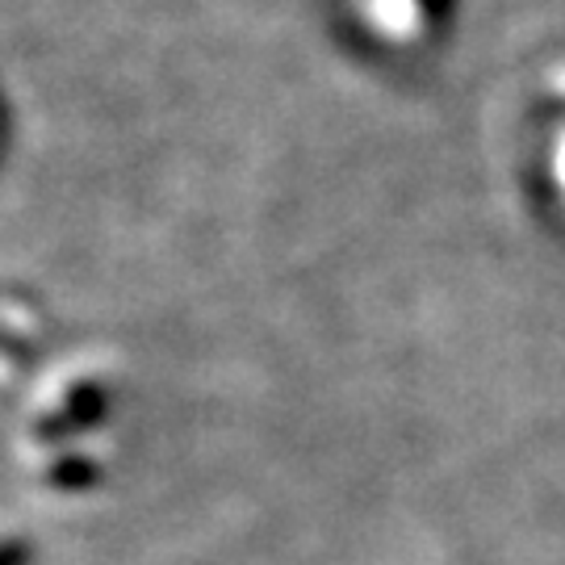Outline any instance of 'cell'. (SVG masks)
Instances as JSON below:
<instances>
[{"label":"cell","mask_w":565,"mask_h":565,"mask_svg":"<svg viewBox=\"0 0 565 565\" xmlns=\"http://www.w3.org/2000/svg\"><path fill=\"white\" fill-rule=\"evenodd\" d=\"M553 88L565 97V67H557V72H553Z\"/></svg>","instance_id":"3"},{"label":"cell","mask_w":565,"mask_h":565,"mask_svg":"<svg viewBox=\"0 0 565 565\" xmlns=\"http://www.w3.org/2000/svg\"><path fill=\"white\" fill-rule=\"evenodd\" d=\"M553 168H557V181H562V193H565V130L562 139H557V151H553Z\"/></svg>","instance_id":"2"},{"label":"cell","mask_w":565,"mask_h":565,"mask_svg":"<svg viewBox=\"0 0 565 565\" xmlns=\"http://www.w3.org/2000/svg\"><path fill=\"white\" fill-rule=\"evenodd\" d=\"M369 25L390 42H411L424 34V4L419 0H361Z\"/></svg>","instance_id":"1"}]
</instances>
